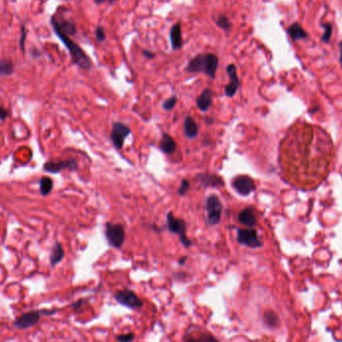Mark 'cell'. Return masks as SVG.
Here are the masks:
<instances>
[{
  "instance_id": "8",
  "label": "cell",
  "mask_w": 342,
  "mask_h": 342,
  "mask_svg": "<svg viewBox=\"0 0 342 342\" xmlns=\"http://www.w3.org/2000/svg\"><path fill=\"white\" fill-rule=\"evenodd\" d=\"M231 184L233 189L238 194H240L242 196H248L252 192H254V190L256 189V185L253 178L247 175L235 176L232 179Z\"/></svg>"
},
{
  "instance_id": "7",
  "label": "cell",
  "mask_w": 342,
  "mask_h": 342,
  "mask_svg": "<svg viewBox=\"0 0 342 342\" xmlns=\"http://www.w3.org/2000/svg\"><path fill=\"white\" fill-rule=\"evenodd\" d=\"M236 240L239 244L247 246L249 248H260L263 243L260 241L257 231L254 228H240L237 230Z\"/></svg>"
},
{
  "instance_id": "11",
  "label": "cell",
  "mask_w": 342,
  "mask_h": 342,
  "mask_svg": "<svg viewBox=\"0 0 342 342\" xmlns=\"http://www.w3.org/2000/svg\"><path fill=\"white\" fill-rule=\"evenodd\" d=\"M226 72L229 77V83L225 86L224 93L227 97L231 98L235 96L239 88V85H240V82H239V78L237 75V68L235 64H228L226 67Z\"/></svg>"
},
{
  "instance_id": "6",
  "label": "cell",
  "mask_w": 342,
  "mask_h": 342,
  "mask_svg": "<svg viewBox=\"0 0 342 342\" xmlns=\"http://www.w3.org/2000/svg\"><path fill=\"white\" fill-rule=\"evenodd\" d=\"M104 234L106 240L111 247L120 248L125 240V230L123 225L107 222L105 224Z\"/></svg>"
},
{
  "instance_id": "15",
  "label": "cell",
  "mask_w": 342,
  "mask_h": 342,
  "mask_svg": "<svg viewBox=\"0 0 342 342\" xmlns=\"http://www.w3.org/2000/svg\"><path fill=\"white\" fill-rule=\"evenodd\" d=\"M50 22L54 23L64 34H66V35L68 36H71V35H75V34L77 33V28H76V25L74 22H72L71 20H68V19H58L55 14L51 16L50 18Z\"/></svg>"
},
{
  "instance_id": "39",
  "label": "cell",
  "mask_w": 342,
  "mask_h": 342,
  "mask_svg": "<svg viewBox=\"0 0 342 342\" xmlns=\"http://www.w3.org/2000/svg\"><path fill=\"white\" fill-rule=\"evenodd\" d=\"M340 64L342 66V42H340V58H339Z\"/></svg>"
},
{
  "instance_id": "13",
  "label": "cell",
  "mask_w": 342,
  "mask_h": 342,
  "mask_svg": "<svg viewBox=\"0 0 342 342\" xmlns=\"http://www.w3.org/2000/svg\"><path fill=\"white\" fill-rule=\"evenodd\" d=\"M195 179L203 188L222 187L225 184L223 178L215 173H200L196 175Z\"/></svg>"
},
{
  "instance_id": "29",
  "label": "cell",
  "mask_w": 342,
  "mask_h": 342,
  "mask_svg": "<svg viewBox=\"0 0 342 342\" xmlns=\"http://www.w3.org/2000/svg\"><path fill=\"white\" fill-rule=\"evenodd\" d=\"M323 27H324V33H323V35L321 38H322L323 42H328L331 38V35H332V25L327 23V24H324Z\"/></svg>"
},
{
  "instance_id": "35",
  "label": "cell",
  "mask_w": 342,
  "mask_h": 342,
  "mask_svg": "<svg viewBox=\"0 0 342 342\" xmlns=\"http://www.w3.org/2000/svg\"><path fill=\"white\" fill-rule=\"evenodd\" d=\"M106 1H108L110 4H113V3H115L117 1V0H94V2L96 4H101V3L106 2Z\"/></svg>"
},
{
  "instance_id": "17",
  "label": "cell",
  "mask_w": 342,
  "mask_h": 342,
  "mask_svg": "<svg viewBox=\"0 0 342 342\" xmlns=\"http://www.w3.org/2000/svg\"><path fill=\"white\" fill-rule=\"evenodd\" d=\"M238 221L242 225L253 228L257 224V219L255 216L254 209L252 207H245L238 214Z\"/></svg>"
},
{
  "instance_id": "20",
  "label": "cell",
  "mask_w": 342,
  "mask_h": 342,
  "mask_svg": "<svg viewBox=\"0 0 342 342\" xmlns=\"http://www.w3.org/2000/svg\"><path fill=\"white\" fill-rule=\"evenodd\" d=\"M287 32L289 34V36L291 37V39H293L294 41H297L300 39H305V38L308 37V34L306 33V31L298 23L291 24L288 27Z\"/></svg>"
},
{
  "instance_id": "9",
  "label": "cell",
  "mask_w": 342,
  "mask_h": 342,
  "mask_svg": "<svg viewBox=\"0 0 342 342\" xmlns=\"http://www.w3.org/2000/svg\"><path fill=\"white\" fill-rule=\"evenodd\" d=\"M130 128L122 122H114L112 124V129L110 133V139L117 150L122 149L125 138L130 135Z\"/></svg>"
},
{
  "instance_id": "34",
  "label": "cell",
  "mask_w": 342,
  "mask_h": 342,
  "mask_svg": "<svg viewBox=\"0 0 342 342\" xmlns=\"http://www.w3.org/2000/svg\"><path fill=\"white\" fill-rule=\"evenodd\" d=\"M7 116H8V111L2 106H0V120H4Z\"/></svg>"
},
{
  "instance_id": "4",
  "label": "cell",
  "mask_w": 342,
  "mask_h": 342,
  "mask_svg": "<svg viewBox=\"0 0 342 342\" xmlns=\"http://www.w3.org/2000/svg\"><path fill=\"white\" fill-rule=\"evenodd\" d=\"M205 209L207 212V222L210 226L218 225L221 221L223 206L216 194H210L205 201Z\"/></svg>"
},
{
  "instance_id": "19",
  "label": "cell",
  "mask_w": 342,
  "mask_h": 342,
  "mask_svg": "<svg viewBox=\"0 0 342 342\" xmlns=\"http://www.w3.org/2000/svg\"><path fill=\"white\" fill-rule=\"evenodd\" d=\"M184 134L188 139H195L198 135V125L191 116H186L184 119Z\"/></svg>"
},
{
  "instance_id": "10",
  "label": "cell",
  "mask_w": 342,
  "mask_h": 342,
  "mask_svg": "<svg viewBox=\"0 0 342 342\" xmlns=\"http://www.w3.org/2000/svg\"><path fill=\"white\" fill-rule=\"evenodd\" d=\"M44 170L50 173H58L62 169L76 170L78 168L77 161L74 159H66V160H54L47 161L44 166Z\"/></svg>"
},
{
  "instance_id": "31",
  "label": "cell",
  "mask_w": 342,
  "mask_h": 342,
  "mask_svg": "<svg viewBox=\"0 0 342 342\" xmlns=\"http://www.w3.org/2000/svg\"><path fill=\"white\" fill-rule=\"evenodd\" d=\"M135 337V334L132 332L126 333V334H120L116 337V340L118 342H131Z\"/></svg>"
},
{
  "instance_id": "33",
  "label": "cell",
  "mask_w": 342,
  "mask_h": 342,
  "mask_svg": "<svg viewBox=\"0 0 342 342\" xmlns=\"http://www.w3.org/2000/svg\"><path fill=\"white\" fill-rule=\"evenodd\" d=\"M142 55L147 58V59H153L155 57V53L154 52H151L149 50H146V49H143L142 50Z\"/></svg>"
},
{
  "instance_id": "27",
  "label": "cell",
  "mask_w": 342,
  "mask_h": 342,
  "mask_svg": "<svg viewBox=\"0 0 342 342\" xmlns=\"http://www.w3.org/2000/svg\"><path fill=\"white\" fill-rule=\"evenodd\" d=\"M26 27L25 24H21L20 25V38H19V47L21 49V51L24 53L25 52V41H26Z\"/></svg>"
},
{
  "instance_id": "25",
  "label": "cell",
  "mask_w": 342,
  "mask_h": 342,
  "mask_svg": "<svg viewBox=\"0 0 342 342\" xmlns=\"http://www.w3.org/2000/svg\"><path fill=\"white\" fill-rule=\"evenodd\" d=\"M264 322L269 327H275L278 324V318L275 313L272 311H267L264 313Z\"/></svg>"
},
{
  "instance_id": "28",
  "label": "cell",
  "mask_w": 342,
  "mask_h": 342,
  "mask_svg": "<svg viewBox=\"0 0 342 342\" xmlns=\"http://www.w3.org/2000/svg\"><path fill=\"white\" fill-rule=\"evenodd\" d=\"M95 37L99 42H104L106 40V33L104 31V28L98 25L95 29Z\"/></svg>"
},
{
  "instance_id": "14",
  "label": "cell",
  "mask_w": 342,
  "mask_h": 342,
  "mask_svg": "<svg viewBox=\"0 0 342 342\" xmlns=\"http://www.w3.org/2000/svg\"><path fill=\"white\" fill-rule=\"evenodd\" d=\"M169 38H170V44L171 48L174 51H177L182 48L183 46V37H182V25L181 22H176L170 29L169 32Z\"/></svg>"
},
{
  "instance_id": "32",
  "label": "cell",
  "mask_w": 342,
  "mask_h": 342,
  "mask_svg": "<svg viewBox=\"0 0 342 342\" xmlns=\"http://www.w3.org/2000/svg\"><path fill=\"white\" fill-rule=\"evenodd\" d=\"M198 340L199 342H219L216 337H214L212 334H209V333H204L200 335Z\"/></svg>"
},
{
  "instance_id": "30",
  "label": "cell",
  "mask_w": 342,
  "mask_h": 342,
  "mask_svg": "<svg viewBox=\"0 0 342 342\" xmlns=\"http://www.w3.org/2000/svg\"><path fill=\"white\" fill-rule=\"evenodd\" d=\"M189 187H190L189 181L187 179H182V181L180 183V186H179V188L177 190V194L180 195V196H184L186 194V192L188 191Z\"/></svg>"
},
{
  "instance_id": "23",
  "label": "cell",
  "mask_w": 342,
  "mask_h": 342,
  "mask_svg": "<svg viewBox=\"0 0 342 342\" xmlns=\"http://www.w3.org/2000/svg\"><path fill=\"white\" fill-rule=\"evenodd\" d=\"M215 23L220 29L224 30L225 32L230 31L232 28V24H231L229 18L224 14H219L217 16V18L215 19Z\"/></svg>"
},
{
  "instance_id": "37",
  "label": "cell",
  "mask_w": 342,
  "mask_h": 342,
  "mask_svg": "<svg viewBox=\"0 0 342 342\" xmlns=\"http://www.w3.org/2000/svg\"><path fill=\"white\" fill-rule=\"evenodd\" d=\"M186 260H187V257L186 256H184V257H181L179 260H178V263H179V265H184L185 264V262H186Z\"/></svg>"
},
{
  "instance_id": "5",
  "label": "cell",
  "mask_w": 342,
  "mask_h": 342,
  "mask_svg": "<svg viewBox=\"0 0 342 342\" xmlns=\"http://www.w3.org/2000/svg\"><path fill=\"white\" fill-rule=\"evenodd\" d=\"M114 298L120 305L125 306L127 308L132 310L142 308L144 304L143 300L140 299L137 294L127 288L116 291L114 294Z\"/></svg>"
},
{
  "instance_id": "36",
  "label": "cell",
  "mask_w": 342,
  "mask_h": 342,
  "mask_svg": "<svg viewBox=\"0 0 342 342\" xmlns=\"http://www.w3.org/2000/svg\"><path fill=\"white\" fill-rule=\"evenodd\" d=\"M82 302H84V300H83V299L76 301L74 304H72V308H73V309H77V308H79V307H80V306L83 304Z\"/></svg>"
},
{
  "instance_id": "16",
  "label": "cell",
  "mask_w": 342,
  "mask_h": 342,
  "mask_svg": "<svg viewBox=\"0 0 342 342\" xmlns=\"http://www.w3.org/2000/svg\"><path fill=\"white\" fill-rule=\"evenodd\" d=\"M212 90L210 88H205L196 99V106L201 112H206L209 110L212 104Z\"/></svg>"
},
{
  "instance_id": "18",
  "label": "cell",
  "mask_w": 342,
  "mask_h": 342,
  "mask_svg": "<svg viewBox=\"0 0 342 342\" xmlns=\"http://www.w3.org/2000/svg\"><path fill=\"white\" fill-rule=\"evenodd\" d=\"M159 148L165 154L172 155L177 148V144L172 136H170L167 133H162L161 139L159 142Z\"/></svg>"
},
{
  "instance_id": "2",
  "label": "cell",
  "mask_w": 342,
  "mask_h": 342,
  "mask_svg": "<svg viewBox=\"0 0 342 342\" xmlns=\"http://www.w3.org/2000/svg\"><path fill=\"white\" fill-rule=\"evenodd\" d=\"M54 33L58 36V38L61 40V42L65 45L66 49L69 52L72 62L77 65L79 68L83 70H90L92 67V61L89 58V56L85 53V51L76 43L74 42L70 36L64 34L54 23L50 22Z\"/></svg>"
},
{
  "instance_id": "22",
  "label": "cell",
  "mask_w": 342,
  "mask_h": 342,
  "mask_svg": "<svg viewBox=\"0 0 342 342\" xmlns=\"http://www.w3.org/2000/svg\"><path fill=\"white\" fill-rule=\"evenodd\" d=\"M64 257V250L63 247L60 243H56L53 247L51 256H50V262L52 265H56L57 263H59Z\"/></svg>"
},
{
  "instance_id": "3",
  "label": "cell",
  "mask_w": 342,
  "mask_h": 342,
  "mask_svg": "<svg viewBox=\"0 0 342 342\" xmlns=\"http://www.w3.org/2000/svg\"><path fill=\"white\" fill-rule=\"evenodd\" d=\"M167 221V228L171 233L177 234L179 236V240L181 244L185 248H189L192 245V241L187 237L186 230H187V224L186 222L181 219L174 216L172 212H168L166 216Z\"/></svg>"
},
{
  "instance_id": "12",
  "label": "cell",
  "mask_w": 342,
  "mask_h": 342,
  "mask_svg": "<svg viewBox=\"0 0 342 342\" xmlns=\"http://www.w3.org/2000/svg\"><path fill=\"white\" fill-rule=\"evenodd\" d=\"M54 311L51 312H47V311H30L28 313H24L22 314L20 317H18L14 323V325L17 328H28L34 324H36L39 319H40V315L41 314H53Z\"/></svg>"
},
{
  "instance_id": "24",
  "label": "cell",
  "mask_w": 342,
  "mask_h": 342,
  "mask_svg": "<svg viewBox=\"0 0 342 342\" xmlns=\"http://www.w3.org/2000/svg\"><path fill=\"white\" fill-rule=\"evenodd\" d=\"M53 188V181L50 177H42L40 180V192L43 196L48 195Z\"/></svg>"
},
{
  "instance_id": "38",
  "label": "cell",
  "mask_w": 342,
  "mask_h": 342,
  "mask_svg": "<svg viewBox=\"0 0 342 342\" xmlns=\"http://www.w3.org/2000/svg\"><path fill=\"white\" fill-rule=\"evenodd\" d=\"M185 342H199L198 338H194V337H189Z\"/></svg>"
},
{
  "instance_id": "21",
  "label": "cell",
  "mask_w": 342,
  "mask_h": 342,
  "mask_svg": "<svg viewBox=\"0 0 342 342\" xmlns=\"http://www.w3.org/2000/svg\"><path fill=\"white\" fill-rule=\"evenodd\" d=\"M14 72V64L10 59H0V75L7 76Z\"/></svg>"
},
{
  "instance_id": "26",
  "label": "cell",
  "mask_w": 342,
  "mask_h": 342,
  "mask_svg": "<svg viewBox=\"0 0 342 342\" xmlns=\"http://www.w3.org/2000/svg\"><path fill=\"white\" fill-rule=\"evenodd\" d=\"M176 103H177V96H176V95H173V96L169 97L168 99H166V100L163 102L162 108H163L165 111H171V110H172V109L175 107Z\"/></svg>"
},
{
  "instance_id": "1",
  "label": "cell",
  "mask_w": 342,
  "mask_h": 342,
  "mask_svg": "<svg viewBox=\"0 0 342 342\" xmlns=\"http://www.w3.org/2000/svg\"><path fill=\"white\" fill-rule=\"evenodd\" d=\"M219 66V58L213 53H201L191 58L185 67L189 73H204L210 78H215Z\"/></svg>"
}]
</instances>
